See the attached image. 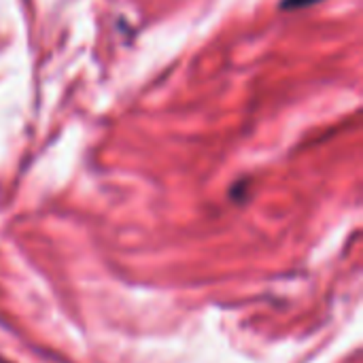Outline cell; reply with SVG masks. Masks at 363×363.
Segmentation results:
<instances>
[{
    "instance_id": "obj_1",
    "label": "cell",
    "mask_w": 363,
    "mask_h": 363,
    "mask_svg": "<svg viewBox=\"0 0 363 363\" xmlns=\"http://www.w3.org/2000/svg\"><path fill=\"white\" fill-rule=\"evenodd\" d=\"M313 2H317V0H285L283 6L285 9H298V6H306V4H313Z\"/></svg>"
}]
</instances>
